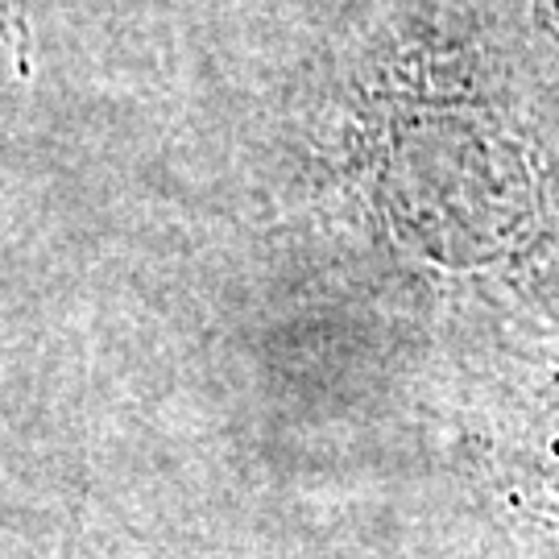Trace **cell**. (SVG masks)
Wrapping results in <instances>:
<instances>
[]
</instances>
